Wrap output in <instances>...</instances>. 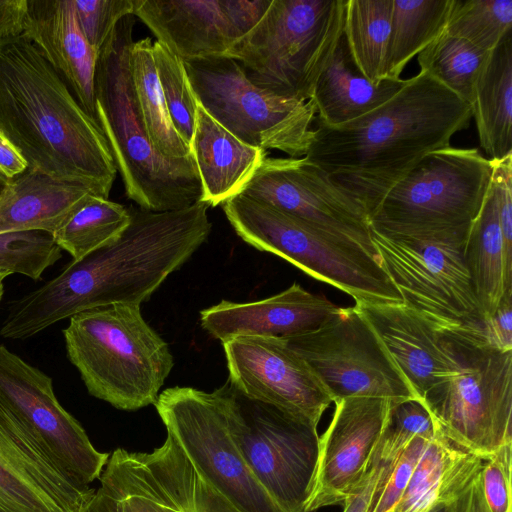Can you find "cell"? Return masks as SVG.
Masks as SVG:
<instances>
[{"mask_svg": "<svg viewBox=\"0 0 512 512\" xmlns=\"http://www.w3.org/2000/svg\"><path fill=\"white\" fill-rule=\"evenodd\" d=\"M209 207L203 201L165 212L130 207V224L119 239L72 260L57 276L10 302L15 328L30 338L89 309L148 301L209 237Z\"/></svg>", "mask_w": 512, "mask_h": 512, "instance_id": "obj_1", "label": "cell"}, {"mask_svg": "<svg viewBox=\"0 0 512 512\" xmlns=\"http://www.w3.org/2000/svg\"><path fill=\"white\" fill-rule=\"evenodd\" d=\"M471 106L420 71L388 101L338 125L318 121L304 156L369 219L386 194L430 152L466 129Z\"/></svg>", "mask_w": 512, "mask_h": 512, "instance_id": "obj_2", "label": "cell"}, {"mask_svg": "<svg viewBox=\"0 0 512 512\" xmlns=\"http://www.w3.org/2000/svg\"><path fill=\"white\" fill-rule=\"evenodd\" d=\"M0 132L28 168L108 199L118 172L105 136L24 35L0 42Z\"/></svg>", "mask_w": 512, "mask_h": 512, "instance_id": "obj_3", "label": "cell"}, {"mask_svg": "<svg viewBox=\"0 0 512 512\" xmlns=\"http://www.w3.org/2000/svg\"><path fill=\"white\" fill-rule=\"evenodd\" d=\"M135 16L121 19L98 53L96 121L105 136L127 197L152 212L179 210L201 201L193 156L170 160L153 147L138 107L130 69Z\"/></svg>", "mask_w": 512, "mask_h": 512, "instance_id": "obj_4", "label": "cell"}, {"mask_svg": "<svg viewBox=\"0 0 512 512\" xmlns=\"http://www.w3.org/2000/svg\"><path fill=\"white\" fill-rule=\"evenodd\" d=\"M63 336L67 357L89 394L120 410L155 404L174 365L168 344L138 304L80 312L69 318Z\"/></svg>", "mask_w": 512, "mask_h": 512, "instance_id": "obj_5", "label": "cell"}, {"mask_svg": "<svg viewBox=\"0 0 512 512\" xmlns=\"http://www.w3.org/2000/svg\"><path fill=\"white\" fill-rule=\"evenodd\" d=\"M346 0H271L260 21L222 55L256 86L309 101L344 30Z\"/></svg>", "mask_w": 512, "mask_h": 512, "instance_id": "obj_6", "label": "cell"}, {"mask_svg": "<svg viewBox=\"0 0 512 512\" xmlns=\"http://www.w3.org/2000/svg\"><path fill=\"white\" fill-rule=\"evenodd\" d=\"M222 208L247 244L285 259L355 302L403 304L380 261L359 245L242 193L226 200Z\"/></svg>", "mask_w": 512, "mask_h": 512, "instance_id": "obj_7", "label": "cell"}, {"mask_svg": "<svg viewBox=\"0 0 512 512\" xmlns=\"http://www.w3.org/2000/svg\"><path fill=\"white\" fill-rule=\"evenodd\" d=\"M457 368L422 399L442 433L484 459L512 442V350L484 330L453 329Z\"/></svg>", "mask_w": 512, "mask_h": 512, "instance_id": "obj_8", "label": "cell"}, {"mask_svg": "<svg viewBox=\"0 0 512 512\" xmlns=\"http://www.w3.org/2000/svg\"><path fill=\"white\" fill-rule=\"evenodd\" d=\"M492 172L491 160L478 148L447 146L430 152L386 194L370 226L398 235L469 231Z\"/></svg>", "mask_w": 512, "mask_h": 512, "instance_id": "obj_9", "label": "cell"}, {"mask_svg": "<svg viewBox=\"0 0 512 512\" xmlns=\"http://www.w3.org/2000/svg\"><path fill=\"white\" fill-rule=\"evenodd\" d=\"M216 390L230 435L254 476L285 512H306L318 461V424L251 399L228 379Z\"/></svg>", "mask_w": 512, "mask_h": 512, "instance_id": "obj_10", "label": "cell"}, {"mask_svg": "<svg viewBox=\"0 0 512 512\" xmlns=\"http://www.w3.org/2000/svg\"><path fill=\"white\" fill-rule=\"evenodd\" d=\"M468 232L398 235L370 226L380 264L403 304L436 329L485 326L464 261Z\"/></svg>", "mask_w": 512, "mask_h": 512, "instance_id": "obj_11", "label": "cell"}, {"mask_svg": "<svg viewBox=\"0 0 512 512\" xmlns=\"http://www.w3.org/2000/svg\"><path fill=\"white\" fill-rule=\"evenodd\" d=\"M198 104L241 141L291 158L304 157L313 139L314 103L278 96L253 84L233 59L183 61Z\"/></svg>", "mask_w": 512, "mask_h": 512, "instance_id": "obj_12", "label": "cell"}, {"mask_svg": "<svg viewBox=\"0 0 512 512\" xmlns=\"http://www.w3.org/2000/svg\"><path fill=\"white\" fill-rule=\"evenodd\" d=\"M79 512H240L196 470L167 434L150 453L117 448Z\"/></svg>", "mask_w": 512, "mask_h": 512, "instance_id": "obj_13", "label": "cell"}, {"mask_svg": "<svg viewBox=\"0 0 512 512\" xmlns=\"http://www.w3.org/2000/svg\"><path fill=\"white\" fill-rule=\"evenodd\" d=\"M154 405L198 473L240 512H285L240 454L217 390L176 386L159 394Z\"/></svg>", "mask_w": 512, "mask_h": 512, "instance_id": "obj_14", "label": "cell"}, {"mask_svg": "<svg viewBox=\"0 0 512 512\" xmlns=\"http://www.w3.org/2000/svg\"><path fill=\"white\" fill-rule=\"evenodd\" d=\"M312 369L333 403L346 397L416 399L381 340L356 306L317 330L282 338Z\"/></svg>", "mask_w": 512, "mask_h": 512, "instance_id": "obj_15", "label": "cell"}, {"mask_svg": "<svg viewBox=\"0 0 512 512\" xmlns=\"http://www.w3.org/2000/svg\"><path fill=\"white\" fill-rule=\"evenodd\" d=\"M0 396L31 429L64 477L82 490L99 479L110 454L93 446L58 401L50 376L0 344Z\"/></svg>", "mask_w": 512, "mask_h": 512, "instance_id": "obj_16", "label": "cell"}, {"mask_svg": "<svg viewBox=\"0 0 512 512\" xmlns=\"http://www.w3.org/2000/svg\"><path fill=\"white\" fill-rule=\"evenodd\" d=\"M242 194L353 242L379 260L367 213L305 157L266 156Z\"/></svg>", "mask_w": 512, "mask_h": 512, "instance_id": "obj_17", "label": "cell"}, {"mask_svg": "<svg viewBox=\"0 0 512 512\" xmlns=\"http://www.w3.org/2000/svg\"><path fill=\"white\" fill-rule=\"evenodd\" d=\"M228 381L245 396L316 424L333 402L308 364L282 338L238 336L222 342Z\"/></svg>", "mask_w": 512, "mask_h": 512, "instance_id": "obj_18", "label": "cell"}, {"mask_svg": "<svg viewBox=\"0 0 512 512\" xmlns=\"http://www.w3.org/2000/svg\"><path fill=\"white\" fill-rule=\"evenodd\" d=\"M271 0H134L137 16L183 61L222 56L263 17Z\"/></svg>", "mask_w": 512, "mask_h": 512, "instance_id": "obj_19", "label": "cell"}, {"mask_svg": "<svg viewBox=\"0 0 512 512\" xmlns=\"http://www.w3.org/2000/svg\"><path fill=\"white\" fill-rule=\"evenodd\" d=\"M335 403L332 420L319 437L316 473L306 512L342 504L359 486L373 454L392 401L352 396Z\"/></svg>", "mask_w": 512, "mask_h": 512, "instance_id": "obj_20", "label": "cell"}, {"mask_svg": "<svg viewBox=\"0 0 512 512\" xmlns=\"http://www.w3.org/2000/svg\"><path fill=\"white\" fill-rule=\"evenodd\" d=\"M94 492L64 477L0 396V512H79Z\"/></svg>", "mask_w": 512, "mask_h": 512, "instance_id": "obj_21", "label": "cell"}, {"mask_svg": "<svg viewBox=\"0 0 512 512\" xmlns=\"http://www.w3.org/2000/svg\"><path fill=\"white\" fill-rule=\"evenodd\" d=\"M416 399L457 368L455 342L449 329H436L404 304L355 302Z\"/></svg>", "mask_w": 512, "mask_h": 512, "instance_id": "obj_22", "label": "cell"}, {"mask_svg": "<svg viewBox=\"0 0 512 512\" xmlns=\"http://www.w3.org/2000/svg\"><path fill=\"white\" fill-rule=\"evenodd\" d=\"M341 307L294 283L271 297L246 303L222 300L200 312L202 327L224 342L238 336L288 338L322 327Z\"/></svg>", "mask_w": 512, "mask_h": 512, "instance_id": "obj_23", "label": "cell"}, {"mask_svg": "<svg viewBox=\"0 0 512 512\" xmlns=\"http://www.w3.org/2000/svg\"><path fill=\"white\" fill-rule=\"evenodd\" d=\"M97 123L94 82L98 53L79 27L73 0H27L23 34Z\"/></svg>", "mask_w": 512, "mask_h": 512, "instance_id": "obj_24", "label": "cell"}, {"mask_svg": "<svg viewBox=\"0 0 512 512\" xmlns=\"http://www.w3.org/2000/svg\"><path fill=\"white\" fill-rule=\"evenodd\" d=\"M190 147L201 180V201L210 207L242 193L267 156V151L230 133L199 104Z\"/></svg>", "mask_w": 512, "mask_h": 512, "instance_id": "obj_25", "label": "cell"}, {"mask_svg": "<svg viewBox=\"0 0 512 512\" xmlns=\"http://www.w3.org/2000/svg\"><path fill=\"white\" fill-rule=\"evenodd\" d=\"M92 194L95 193L86 186L27 168L9 179L0 198V234L43 231L52 235Z\"/></svg>", "mask_w": 512, "mask_h": 512, "instance_id": "obj_26", "label": "cell"}, {"mask_svg": "<svg viewBox=\"0 0 512 512\" xmlns=\"http://www.w3.org/2000/svg\"><path fill=\"white\" fill-rule=\"evenodd\" d=\"M407 79L372 83L356 66L344 34L318 77L312 98L316 119L328 126L355 120L393 97Z\"/></svg>", "mask_w": 512, "mask_h": 512, "instance_id": "obj_27", "label": "cell"}, {"mask_svg": "<svg viewBox=\"0 0 512 512\" xmlns=\"http://www.w3.org/2000/svg\"><path fill=\"white\" fill-rule=\"evenodd\" d=\"M484 458L453 442L436 425L395 512H425L438 501L464 491L478 475Z\"/></svg>", "mask_w": 512, "mask_h": 512, "instance_id": "obj_28", "label": "cell"}, {"mask_svg": "<svg viewBox=\"0 0 512 512\" xmlns=\"http://www.w3.org/2000/svg\"><path fill=\"white\" fill-rule=\"evenodd\" d=\"M464 261L484 321L512 291V261L505 253L495 191L490 183L464 245Z\"/></svg>", "mask_w": 512, "mask_h": 512, "instance_id": "obj_29", "label": "cell"}, {"mask_svg": "<svg viewBox=\"0 0 512 512\" xmlns=\"http://www.w3.org/2000/svg\"><path fill=\"white\" fill-rule=\"evenodd\" d=\"M471 109L480 146L490 159L512 154V31L489 53Z\"/></svg>", "mask_w": 512, "mask_h": 512, "instance_id": "obj_30", "label": "cell"}, {"mask_svg": "<svg viewBox=\"0 0 512 512\" xmlns=\"http://www.w3.org/2000/svg\"><path fill=\"white\" fill-rule=\"evenodd\" d=\"M130 69L140 114L154 149L170 160L192 156L191 147L176 131L164 100L151 38L145 37L133 42Z\"/></svg>", "mask_w": 512, "mask_h": 512, "instance_id": "obj_31", "label": "cell"}, {"mask_svg": "<svg viewBox=\"0 0 512 512\" xmlns=\"http://www.w3.org/2000/svg\"><path fill=\"white\" fill-rule=\"evenodd\" d=\"M452 0H393L385 79L398 80L410 60L445 29Z\"/></svg>", "mask_w": 512, "mask_h": 512, "instance_id": "obj_32", "label": "cell"}, {"mask_svg": "<svg viewBox=\"0 0 512 512\" xmlns=\"http://www.w3.org/2000/svg\"><path fill=\"white\" fill-rule=\"evenodd\" d=\"M393 0H346L344 30L352 58L372 83L385 79Z\"/></svg>", "mask_w": 512, "mask_h": 512, "instance_id": "obj_33", "label": "cell"}, {"mask_svg": "<svg viewBox=\"0 0 512 512\" xmlns=\"http://www.w3.org/2000/svg\"><path fill=\"white\" fill-rule=\"evenodd\" d=\"M130 221L129 208L92 194L52 236L73 261H78L119 239Z\"/></svg>", "mask_w": 512, "mask_h": 512, "instance_id": "obj_34", "label": "cell"}, {"mask_svg": "<svg viewBox=\"0 0 512 512\" xmlns=\"http://www.w3.org/2000/svg\"><path fill=\"white\" fill-rule=\"evenodd\" d=\"M489 53L443 31L417 55V60L420 71L471 106L476 81Z\"/></svg>", "mask_w": 512, "mask_h": 512, "instance_id": "obj_35", "label": "cell"}, {"mask_svg": "<svg viewBox=\"0 0 512 512\" xmlns=\"http://www.w3.org/2000/svg\"><path fill=\"white\" fill-rule=\"evenodd\" d=\"M444 31L491 52L512 31V0H452Z\"/></svg>", "mask_w": 512, "mask_h": 512, "instance_id": "obj_36", "label": "cell"}, {"mask_svg": "<svg viewBox=\"0 0 512 512\" xmlns=\"http://www.w3.org/2000/svg\"><path fill=\"white\" fill-rule=\"evenodd\" d=\"M153 58L160 88L176 131L190 146L198 102L184 62L164 44L153 42Z\"/></svg>", "mask_w": 512, "mask_h": 512, "instance_id": "obj_37", "label": "cell"}, {"mask_svg": "<svg viewBox=\"0 0 512 512\" xmlns=\"http://www.w3.org/2000/svg\"><path fill=\"white\" fill-rule=\"evenodd\" d=\"M435 431L436 423L420 400L392 403L371 465L393 464L414 438L431 439Z\"/></svg>", "mask_w": 512, "mask_h": 512, "instance_id": "obj_38", "label": "cell"}, {"mask_svg": "<svg viewBox=\"0 0 512 512\" xmlns=\"http://www.w3.org/2000/svg\"><path fill=\"white\" fill-rule=\"evenodd\" d=\"M61 257L62 249L49 233L15 231L0 234V271L39 280Z\"/></svg>", "mask_w": 512, "mask_h": 512, "instance_id": "obj_39", "label": "cell"}, {"mask_svg": "<svg viewBox=\"0 0 512 512\" xmlns=\"http://www.w3.org/2000/svg\"><path fill=\"white\" fill-rule=\"evenodd\" d=\"M429 440L421 436L414 438L393 464L382 465L368 512H387L394 509L403 496Z\"/></svg>", "mask_w": 512, "mask_h": 512, "instance_id": "obj_40", "label": "cell"}, {"mask_svg": "<svg viewBox=\"0 0 512 512\" xmlns=\"http://www.w3.org/2000/svg\"><path fill=\"white\" fill-rule=\"evenodd\" d=\"M79 27L97 52L118 24L134 13V0H73Z\"/></svg>", "mask_w": 512, "mask_h": 512, "instance_id": "obj_41", "label": "cell"}, {"mask_svg": "<svg viewBox=\"0 0 512 512\" xmlns=\"http://www.w3.org/2000/svg\"><path fill=\"white\" fill-rule=\"evenodd\" d=\"M512 442L484 459L479 482L489 512H511Z\"/></svg>", "mask_w": 512, "mask_h": 512, "instance_id": "obj_42", "label": "cell"}, {"mask_svg": "<svg viewBox=\"0 0 512 512\" xmlns=\"http://www.w3.org/2000/svg\"><path fill=\"white\" fill-rule=\"evenodd\" d=\"M488 343L499 351L512 350V291L504 294L494 314L485 321Z\"/></svg>", "mask_w": 512, "mask_h": 512, "instance_id": "obj_43", "label": "cell"}, {"mask_svg": "<svg viewBox=\"0 0 512 512\" xmlns=\"http://www.w3.org/2000/svg\"><path fill=\"white\" fill-rule=\"evenodd\" d=\"M27 0H0V42L23 34Z\"/></svg>", "mask_w": 512, "mask_h": 512, "instance_id": "obj_44", "label": "cell"}, {"mask_svg": "<svg viewBox=\"0 0 512 512\" xmlns=\"http://www.w3.org/2000/svg\"><path fill=\"white\" fill-rule=\"evenodd\" d=\"M371 466L359 486L343 502V512H368L383 467L379 464Z\"/></svg>", "mask_w": 512, "mask_h": 512, "instance_id": "obj_45", "label": "cell"}, {"mask_svg": "<svg viewBox=\"0 0 512 512\" xmlns=\"http://www.w3.org/2000/svg\"><path fill=\"white\" fill-rule=\"evenodd\" d=\"M28 168L14 145L0 132V174L12 179Z\"/></svg>", "mask_w": 512, "mask_h": 512, "instance_id": "obj_46", "label": "cell"}, {"mask_svg": "<svg viewBox=\"0 0 512 512\" xmlns=\"http://www.w3.org/2000/svg\"><path fill=\"white\" fill-rule=\"evenodd\" d=\"M472 483L460 494L436 502L425 512H468Z\"/></svg>", "mask_w": 512, "mask_h": 512, "instance_id": "obj_47", "label": "cell"}, {"mask_svg": "<svg viewBox=\"0 0 512 512\" xmlns=\"http://www.w3.org/2000/svg\"><path fill=\"white\" fill-rule=\"evenodd\" d=\"M468 512H489L482 495L479 482V473L471 486Z\"/></svg>", "mask_w": 512, "mask_h": 512, "instance_id": "obj_48", "label": "cell"}, {"mask_svg": "<svg viewBox=\"0 0 512 512\" xmlns=\"http://www.w3.org/2000/svg\"><path fill=\"white\" fill-rule=\"evenodd\" d=\"M11 274L7 271H0V302L4 295V281Z\"/></svg>", "mask_w": 512, "mask_h": 512, "instance_id": "obj_49", "label": "cell"}, {"mask_svg": "<svg viewBox=\"0 0 512 512\" xmlns=\"http://www.w3.org/2000/svg\"><path fill=\"white\" fill-rule=\"evenodd\" d=\"M9 179L0 174V198L7 187Z\"/></svg>", "mask_w": 512, "mask_h": 512, "instance_id": "obj_50", "label": "cell"}, {"mask_svg": "<svg viewBox=\"0 0 512 512\" xmlns=\"http://www.w3.org/2000/svg\"><path fill=\"white\" fill-rule=\"evenodd\" d=\"M387 512H395V511H394V509H391V510H389V511H387Z\"/></svg>", "mask_w": 512, "mask_h": 512, "instance_id": "obj_51", "label": "cell"}]
</instances>
